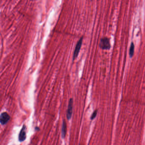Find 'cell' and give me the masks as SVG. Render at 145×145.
<instances>
[{"label": "cell", "instance_id": "6da1fadb", "mask_svg": "<svg viewBox=\"0 0 145 145\" xmlns=\"http://www.w3.org/2000/svg\"><path fill=\"white\" fill-rule=\"evenodd\" d=\"M99 46L100 48L103 49H109L111 48L110 40L107 37L102 38L100 40Z\"/></svg>", "mask_w": 145, "mask_h": 145}, {"label": "cell", "instance_id": "7a4b0ae2", "mask_svg": "<svg viewBox=\"0 0 145 145\" xmlns=\"http://www.w3.org/2000/svg\"><path fill=\"white\" fill-rule=\"evenodd\" d=\"M83 40V36H82L78 41V42L76 44L75 47V50L74 52L73 55V61L76 59L79 54L81 47L82 46Z\"/></svg>", "mask_w": 145, "mask_h": 145}, {"label": "cell", "instance_id": "3957f363", "mask_svg": "<svg viewBox=\"0 0 145 145\" xmlns=\"http://www.w3.org/2000/svg\"><path fill=\"white\" fill-rule=\"evenodd\" d=\"M10 117L7 113H2L0 117V122L2 125H5L10 120Z\"/></svg>", "mask_w": 145, "mask_h": 145}, {"label": "cell", "instance_id": "277c9868", "mask_svg": "<svg viewBox=\"0 0 145 145\" xmlns=\"http://www.w3.org/2000/svg\"><path fill=\"white\" fill-rule=\"evenodd\" d=\"M73 99H70L69 104H68L67 114H66V116H67L68 120H70L72 117V109H73Z\"/></svg>", "mask_w": 145, "mask_h": 145}, {"label": "cell", "instance_id": "5b68a950", "mask_svg": "<svg viewBox=\"0 0 145 145\" xmlns=\"http://www.w3.org/2000/svg\"><path fill=\"white\" fill-rule=\"evenodd\" d=\"M26 126L25 125H23L22 128L20 131V133L19 134V139L20 142L24 141L27 137L26 135Z\"/></svg>", "mask_w": 145, "mask_h": 145}, {"label": "cell", "instance_id": "8992f818", "mask_svg": "<svg viewBox=\"0 0 145 145\" xmlns=\"http://www.w3.org/2000/svg\"><path fill=\"white\" fill-rule=\"evenodd\" d=\"M66 130H67V127H66V121L63 120V124L62 126V130H61V136L63 138H65L66 135Z\"/></svg>", "mask_w": 145, "mask_h": 145}, {"label": "cell", "instance_id": "52a82bcc", "mask_svg": "<svg viewBox=\"0 0 145 145\" xmlns=\"http://www.w3.org/2000/svg\"><path fill=\"white\" fill-rule=\"evenodd\" d=\"M134 43L133 42H132L131 43L129 49V55L130 57H132L134 55Z\"/></svg>", "mask_w": 145, "mask_h": 145}, {"label": "cell", "instance_id": "ba28073f", "mask_svg": "<svg viewBox=\"0 0 145 145\" xmlns=\"http://www.w3.org/2000/svg\"><path fill=\"white\" fill-rule=\"evenodd\" d=\"M97 110H95L94 111V112L93 113V114H92V116L91 117V120H93V119H94L95 118V117L97 116Z\"/></svg>", "mask_w": 145, "mask_h": 145}]
</instances>
